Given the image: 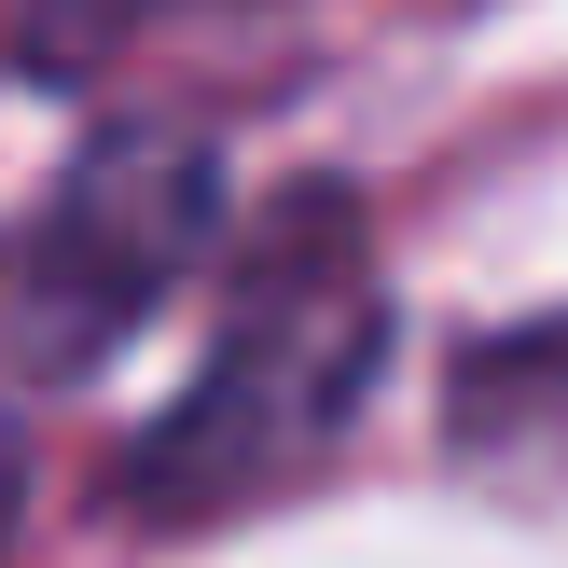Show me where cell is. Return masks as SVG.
<instances>
[{
	"label": "cell",
	"mask_w": 568,
	"mask_h": 568,
	"mask_svg": "<svg viewBox=\"0 0 568 568\" xmlns=\"http://www.w3.org/2000/svg\"><path fill=\"white\" fill-rule=\"evenodd\" d=\"M153 14H181V0H28V14H14V55L42 83H70V70H98V55L125 42V28H153Z\"/></svg>",
	"instance_id": "obj_4"
},
{
	"label": "cell",
	"mask_w": 568,
	"mask_h": 568,
	"mask_svg": "<svg viewBox=\"0 0 568 568\" xmlns=\"http://www.w3.org/2000/svg\"><path fill=\"white\" fill-rule=\"evenodd\" d=\"M14 499H28V430L0 416V541H14Z\"/></svg>",
	"instance_id": "obj_5"
},
{
	"label": "cell",
	"mask_w": 568,
	"mask_h": 568,
	"mask_svg": "<svg viewBox=\"0 0 568 568\" xmlns=\"http://www.w3.org/2000/svg\"><path fill=\"white\" fill-rule=\"evenodd\" d=\"M388 361V292L361 250L347 194H292L264 222V264L236 277L209 333V375L125 444V514H236V499L292 486L305 458H333V430L361 416Z\"/></svg>",
	"instance_id": "obj_1"
},
{
	"label": "cell",
	"mask_w": 568,
	"mask_h": 568,
	"mask_svg": "<svg viewBox=\"0 0 568 568\" xmlns=\"http://www.w3.org/2000/svg\"><path fill=\"white\" fill-rule=\"evenodd\" d=\"M458 444L471 458H514V444H568V320L555 333H499L458 375Z\"/></svg>",
	"instance_id": "obj_3"
},
{
	"label": "cell",
	"mask_w": 568,
	"mask_h": 568,
	"mask_svg": "<svg viewBox=\"0 0 568 568\" xmlns=\"http://www.w3.org/2000/svg\"><path fill=\"white\" fill-rule=\"evenodd\" d=\"M222 236V153L194 125H111L70 153L42 222L0 264V361L14 375H98Z\"/></svg>",
	"instance_id": "obj_2"
}]
</instances>
